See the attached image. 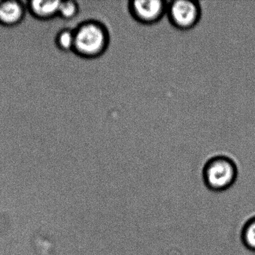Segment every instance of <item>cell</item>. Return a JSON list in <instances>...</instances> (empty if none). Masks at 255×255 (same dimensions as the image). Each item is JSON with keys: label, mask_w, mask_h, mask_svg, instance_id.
Masks as SVG:
<instances>
[{"label": "cell", "mask_w": 255, "mask_h": 255, "mask_svg": "<svg viewBox=\"0 0 255 255\" xmlns=\"http://www.w3.org/2000/svg\"><path fill=\"white\" fill-rule=\"evenodd\" d=\"M239 177L235 161L226 155L218 154L209 158L202 169V179L209 190L222 192L234 186Z\"/></svg>", "instance_id": "cell-1"}, {"label": "cell", "mask_w": 255, "mask_h": 255, "mask_svg": "<svg viewBox=\"0 0 255 255\" xmlns=\"http://www.w3.org/2000/svg\"><path fill=\"white\" fill-rule=\"evenodd\" d=\"M109 33L101 23H91L82 26L74 36V46L82 54L98 56L105 51Z\"/></svg>", "instance_id": "cell-2"}, {"label": "cell", "mask_w": 255, "mask_h": 255, "mask_svg": "<svg viewBox=\"0 0 255 255\" xmlns=\"http://www.w3.org/2000/svg\"><path fill=\"white\" fill-rule=\"evenodd\" d=\"M201 5L198 1L176 0L168 2L166 14L176 29L188 31L195 28L201 18Z\"/></svg>", "instance_id": "cell-3"}, {"label": "cell", "mask_w": 255, "mask_h": 255, "mask_svg": "<svg viewBox=\"0 0 255 255\" xmlns=\"http://www.w3.org/2000/svg\"><path fill=\"white\" fill-rule=\"evenodd\" d=\"M168 2L164 0H133L128 2L131 17L140 24H156L166 14Z\"/></svg>", "instance_id": "cell-4"}, {"label": "cell", "mask_w": 255, "mask_h": 255, "mask_svg": "<svg viewBox=\"0 0 255 255\" xmlns=\"http://www.w3.org/2000/svg\"><path fill=\"white\" fill-rule=\"evenodd\" d=\"M240 240L246 251L255 253V216L243 221L240 228Z\"/></svg>", "instance_id": "cell-5"}, {"label": "cell", "mask_w": 255, "mask_h": 255, "mask_svg": "<svg viewBox=\"0 0 255 255\" xmlns=\"http://www.w3.org/2000/svg\"><path fill=\"white\" fill-rule=\"evenodd\" d=\"M23 11L16 2H5L0 5V20L6 24L17 23L21 18Z\"/></svg>", "instance_id": "cell-6"}, {"label": "cell", "mask_w": 255, "mask_h": 255, "mask_svg": "<svg viewBox=\"0 0 255 255\" xmlns=\"http://www.w3.org/2000/svg\"><path fill=\"white\" fill-rule=\"evenodd\" d=\"M60 3L59 1H33L32 8L40 17H49L59 11Z\"/></svg>", "instance_id": "cell-7"}, {"label": "cell", "mask_w": 255, "mask_h": 255, "mask_svg": "<svg viewBox=\"0 0 255 255\" xmlns=\"http://www.w3.org/2000/svg\"><path fill=\"white\" fill-rule=\"evenodd\" d=\"M76 5L73 2H61L59 11L65 17H71L75 14Z\"/></svg>", "instance_id": "cell-8"}, {"label": "cell", "mask_w": 255, "mask_h": 255, "mask_svg": "<svg viewBox=\"0 0 255 255\" xmlns=\"http://www.w3.org/2000/svg\"><path fill=\"white\" fill-rule=\"evenodd\" d=\"M59 45L62 48L68 49L74 45V36L69 32H63L59 38Z\"/></svg>", "instance_id": "cell-9"}]
</instances>
